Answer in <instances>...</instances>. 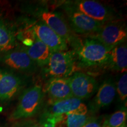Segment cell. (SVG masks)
Listing matches in <instances>:
<instances>
[{
  "label": "cell",
  "instance_id": "obj_1",
  "mask_svg": "<svg viewBox=\"0 0 127 127\" xmlns=\"http://www.w3.org/2000/svg\"><path fill=\"white\" fill-rule=\"evenodd\" d=\"M34 16L55 32L75 50L82 43V39L75 34L69 26L66 18L61 14L48 9L45 7H37L34 9Z\"/></svg>",
  "mask_w": 127,
  "mask_h": 127
},
{
  "label": "cell",
  "instance_id": "obj_2",
  "mask_svg": "<svg viewBox=\"0 0 127 127\" xmlns=\"http://www.w3.org/2000/svg\"><path fill=\"white\" fill-rule=\"evenodd\" d=\"M112 48L95 39L87 38L74 52L79 65L89 68L105 66Z\"/></svg>",
  "mask_w": 127,
  "mask_h": 127
},
{
  "label": "cell",
  "instance_id": "obj_3",
  "mask_svg": "<svg viewBox=\"0 0 127 127\" xmlns=\"http://www.w3.org/2000/svg\"><path fill=\"white\" fill-rule=\"evenodd\" d=\"M44 96L40 85H35L27 89L21 95L17 107L10 116L11 119L18 120L36 115L43 104Z\"/></svg>",
  "mask_w": 127,
  "mask_h": 127
},
{
  "label": "cell",
  "instance_id": "obj_4",
  "mask_svg": "<svg viewBox=\"0 0 127 127\" xmlns=\"http://www.w3.org/2000/svg\"><path fill=\"white\" fill-rule=\"evenodd\" d=\"M77 63L74 50L52 52L45 66V72L52 78H67L75 72Z\"/></svg>",
  "mask_w": 127,
  "mask_h": 127
},
{
  "label": "cell",
  "instance_id": "obj_5",
  "mask_svg": "<svg viewBox=\"0 0 127 127\" xmlns=\"http://www.w3.org/2000/svg\"><path fill=\"white\" fill-rule=\"evenodd\" d=\"M61 8L65 14L71 29L77 35H90L98 32L104 25L88 17L67 2L64 3Z\"/></svg>",
  "mask_w": 127,
  "mask_h": 127
},
{
  "label": "cell",
  "instance_id": "obj_6",
  "mask_svg": "<svg viewBox=\"0 0 127 127\" xmlns=\"http://www.w3.org/2000/svg\"><path fill=\"white\" fill-rule=\"evenodd\" d=\"M98 23L104 24L117 21L118 17L110 8L102 3L93 0H75L66 2Z\"/></svg>",
  "mask_w": 127,
  "mask_h": 127
},
{
  "label": "cell",
  "instance_id": "obj_7",
  "mask_svg": "<svg viewBox=\"0 0 127 127\" xmlns=\"http://www.w3.org/2000/svg\"><path fill=\"white\" fill-rule=\"evenodd\" d=\"M87 36L107 47L114 48L124 43L127 39V31L124 25L115 21L104 24L98 32Z\"/></svg>",
  "mask_w": 127,
  "mask_h": 127
},
{
  "label": "cell",
  "instance_id": "obj_8",
  "mask_svg": "<svg viewBox=\"0 0 127 127\" xmlns=\"http://www.w3.org/2000/svg\"><path fill=\"white\" fill-rule=\"evenodd\" d=\"M69 79V83L73 97L81 100L93 95L98 87L96 79L81 72H75Z\"/></svg>",
  "mask_w": 127,
  "mask_h": 127
},
{
  "label": "cell",
  "instance_id": "obj_9",
  "mask_svg": "<svg viewBox=\"0 0 127 127\" xmlns=\"http://www.w3.org/2000/svg\"><path fill=\"white\" fill-rule=\"evenodd\" d=\"M66 113L87 115L88 113V108L86 105L82 102V100L71 97L49 103V105L42 115V118Z\"/></svg>",
  "mask_w": 127,
  "mask_h": 127
},
{
  "label": "cell",
  "instance_id": "obj_10",
  "mask_svg": "<svg viewBox=\"0 0 127 127\" xmlns=\"http://www.w3.org/2000/svg\"><path fill=\"white\" fill-rule=\"evenodd\" d=\"M0 61L8 67L21 72H34L37 66L23 48L13 49L5 52L0 58Z\"/></svg>",
  "mask_w": 127,
  "mask_h": 127
},
{
  "label": "cell",
  "instance_id": "obj_11",
  "mask_svg": "<svg viewBox=\"0 0 127 127\" xmlns=\"http://www.w3.org/2000/svg\"><path fill=\"white\" fill-rule=\"evenodd\" d=\"M32 31L36 38L47 46L52 52L68 50L66 41L42 22L35 24Z\"/></svg>",
  "mask_w": 127,
  "mask_h": 127
},
{
  "label": "cell",
  "instance_id": "obj_12",
  "mask_svg": "<svg viewBox=\"0 0 127 127\" xmlns=\"http://www.w3.org/2000/svg\"><path fill=\"white\" fill-rule=\"evenodd\" d=\"M22 84L18 75L0 69V101H7L13 98L20 91Z\"/></svg>",
  "mask_w": 127,
  "mask_h": 127
},
{
  "label": "cell",
  "instance_id": "obj_13",
  "mask_svg": "<svg viewBox=\"0 0 127 127\" xmlns=\"http://www.w3.org/2000/svg\"><path fill=\"white\" fill-rule=\"evenodd\" d=\"M91 117L75 113H66L41 119L45 127H81Z\"/></svg>",
  "mask_w": 127,
  "mask_h": 127
},
{
  "label": "cell",
  "instance_id": "obj_14",
  "mask_svg": "<svg viewBox=\"0 0 127 127\" xmlns=\"http://www.w3.org/2000/svg\"><path fill=\"white\" fill-rule=\"evenodd\" d=\"M116 94V85L112 79L104 81L92 101L90 106V110L93 112H96L100 109L108 106L114 101Z\"/></svg>",
  "mask_w": 127,
  "mask_h": 127
},
{
  "label": "cell",
  "instance_id": "obj_15",
  "mask_svg": "<svg viewBox=\"0 0 127 127\" xmlns=\"http://www.w3.org/2000/svg\"><path fill=\"white\" fill-rule=\"evenodd\" d=\"M46 91L50 103L73 97L68 78H51L48 82Z\"/></svg>",
  "mask_w": 127,
  "mask_h": 127
},
{
  "label": "cell",
  "instance_id": "obj_16",
  "mask_svg": "<svg viewBox=\"0 0 127 127\" xmlns=\"http://www.w3.org/2000/svg\"><path fill=\"white\" fill-rule=\"evenodd\" d=\"M23 49L36 64L39 66L47 65L52 52L51 50L39 40L34 34L33 35V41L31 45L24 47Z\"/></svg>",
  "mask_w": 127,
  "mask_h": 127
},
{
  "label": "cell",
  "instance_id": "obj_17",
  "mask_svg": "<svg viewBox=\"0 0 127 127\" xmlns=\"http://www.w3.org/2000/svg\"><path fill=\"white\" fill-rule=\"evenodd\" d=\"M106 65L112 70L123 73L127 72V47L126 44H121L112 49Z\"/></svg>",
  "mask_w": 127,
  "mask_h": 127
},
{
  "label": "cell",
  "instance_id": "obj_18",
  "mask_svg": "<svg viewBox=\"0 0 127 127\" xmlns=\"http://www.w3.org/2000/svg\"><path fill=\"white\" fill-rule=\"evenodd\" d=\"M16 45L17 38L13 30L0 18V53L13 50Z\"/></svg>",
  "mask_w": 127,
  "mask_h": 127
},
{
  "label": "cell",
  "instance_id": "obj_19",
  "mask_svg": "<svg viewBox=\"0 0 127 127\" xmlns=\"http://www.w3.org/2000/svg\"><path fill=\"white\" fill-rule=\"evenodd\" d=\"M127 112L126 110H119L112 114L104 120L102 127H120L126 125Z\"/></svg>",
  "mask_w": 127,
  "mask_h": 127
},
{
  "label": "cell",
  "instance_id": "obj_20",
  "mask_svg": "<svg viewBox=\"0 0 127 127\" xmlns=\"http://www.w3.org/2000/svg\"><path fill=\"white\" fill-rule=\"evenodd\" d=\"M116 85V92L118 94L119 98L122 101L126 102L127 98V74H124L117 82Z\"/></svg>",
  "mask_w": 127,
  "mask_h": 127
},
{
  "label": "cell",
  "instance_id": "obj_21",
  "mask_svg": "<svg viewBox=\"0 0 127 127\" xmlns=\"http://www.w3.org/2000/svg\"><path fill=\"white\" fill-rule=\"evenodd\" d=\"M81 127H102V123L101 120L91 117Z\"/></svg>",
  "mask_w": 127,
  "mask_h": 127
},
{
  "label": "cell",
  "instance_id": "obj_22",
  "mask_svg": "<svg viewBox=\"0 0 127 127\" xmlns=\"http://www.w3.org/2000/svg\"><path fill=\"white\" fill-rule=\"evenodd\" d=\"M27 127H44L42 124H41V123H39V124H35L29 125V126Z\"/></svg>",
  "mask_w": 127,
  "mask_h": 127
},
{
  "label": "cell",
  "instance_id": "obj_23",
  "mask_svg": "<svg viewBox=\"0 0 127 127\" xmlns=\"http://www.w3.org/2000/svg\"><path fill=\"white\" fill-rule=\"evenodd\" d=\"M127 127V124L123 125V126H122V127Z\"/></svg>",
  "mask_w": 127,
  "mask_h": 127
}]
</instances>
